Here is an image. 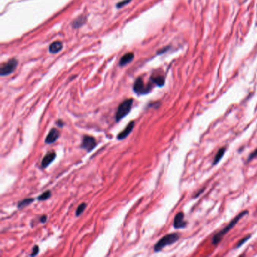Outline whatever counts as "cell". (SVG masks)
I'll list each match as a JSON object with an SVG mask.
<instances>
[{"label":"cell","instance_id":"cell-1","mask_svg":"<svg viewBox=\"0 0 257 257\" xmlns=\"http://www.w3.org/2000/svg\"><path fill=\"white\" fill-rule=\"evenodd\" d=\"M247 213H248L247 211H244V212L240 213V214H238V215L236 217H234V219L232 220V222H231V223H229V225H228L225 228V229H223V230L221 231V232H219L217 234H216V235L214 236V238H213V240H212L213 244H214V245L217 244L219 243L220 240H221V238H223V237L225 235V234H226L228 232H229V231H230L231 229H232V228L234 227V225H235L236 224L238 223V221H239V220L241 219L243 216H244L246 214H247Z\"/></svg>","mask_w":257,"mask_h":257},{"label":"cell","instance_id":"cell-2","mask_svg":"<svg viewBox=\"0 0 257 257\" xmlns=\"http://www.w3.org/2000/svg\"><path fill=\"white\" fill-rule=\"evenodd\" d=\"M133 102V99H128V100H124V102H122L119 105L118 109H117L116 115H115V120H116V122L121 121L126 115H128L129 114L131 110Z\"/></svg>","mask_w":257,"mask_h":257},{"label":"cell","instance_id":"cell-3","mask_svg":"<svg viewBox=\"0 0 257 257\" xmlns=\"http://www.w3.org/2000/svg\"><path fill=\"white\" fill-rule=\"evenodd\" d=\"M179 235L177 234V233L167 234V235L163 237L162 238H161V240L156 244L155 245V247H154V249H155V252H159V251H160L161 249H162L166 246L170 245L172 244L175 243L176 241H177L179 240Z\"/></svg>","mask_w":257,"mask_h":257},{"label":"cell","instance_id":"cell-4","mask_svg":"<svg viewBox=\"0 0 257 257\" xmlns=\"http://www.w3.org/2000/svg\"><path fill=\"white\" fill-rule=\"evenodd\" d=\"M18 66V61L17 60L12 59L10 60L7 63H5L4 66L1 67V70H0V73H1L2 76H8V75L11 74L14 71Z\"/></svg>","mask_w":257,"mask_h":257},{"label":"cell","instance_id":"cell-5","mask_svg":"<svg viewBox=\"0 0 257 257\" xmlns=\"http://www.w3.org/2000/svg\"><path fill=\"white\" fill-rule=\"evenodd\" d=\"M96 146L97 142L94 137H91V136H85V137H83V139H82L81 147L84 149L87 150V152H91L92 151Z\"/></svg>","mask_w":257,"mask_h":257},{"label":"cell","instance_id":"cell-6","mask_svg":"<svg viewBox=\"0 0 257 257\" xmlns=\"http://www.w3.org/2000/svg\"><path fill=\"white\" fill-rule=\"evenodd\" d=\"M134 91L137 94H144V93L149 92L150 88L148 87V86L146 87L144 85L142 78H139L136 80L134 84Z\"/></svg>","mask_w":257,"mask_h":257},{"label":"cell","instance_id":"cell-7","mask_svg":"<svg viewBox=\"0 0 257 257\" xmlns=\"http://www.w3.org/2000/svg\"><path fill=\"white\" fill-rule=\"evenodd\" d=\"M55 158H56V153L54 152H48V153L46 154V155L43 158L42 161V164H41V168H45L48 166L49 164H51V163L53 162V161L54 160Z\"/></svg>","mask_w":257,"mask_h":257},{"label":"cell","instance_id":"cell-8","mask_svg":"<svg viewBox=\"0 0 257 257\" xmlns=\"http://www.w3.org/2000/svg\"><path fill=\"white\" fill-rule=\"evenodd\" d=\"M183 219H184V214H183V213H178L177 215H176L175 218H174V228H176V229H181V228L185 227L186 223L185 221H183Z\"/></svg>","mask_w":257,"mask_h":257},{"label":"cell","instance_id":"cell-9","mask_svg":"<svg viewBox=\"0 0 257 257\" xmlns=\"http://www.w3.org/2000/svg\"><path fill=\"white\" fill-rule=\"evenodd\" d=\"M59 137H60V131H58V129H56V128H52L46 137V139H45V143L48 144L54 143L57 139L59 138Z\"/></svg>","mask_w":257,"mask_h":257},{"label":"cell","instance_id":"cell-10","mask_svg":"<svg viewBox=\"0 0 257 257\" xmlns=\"http://www.w3.org/2000/svg\"><path fill=\"white\" fill-rule=\"evenodd\" d=\"M134 122L132 121L128 124V125L124 128V130L121 133H119L118 136H117V139H119V140H122V139H125L131 133V131H133V128H134Z\"/></svg>","mask_w":257,"mask_h":257},{"label":"cell","instance_id":"cell-11","mask_svg":"<svg viewBox=\"0 0 257 257\" xmlns=\"http://www.w3.org/2000/svg\"><path fill=\"white\" fill-rule=\"evenodd\" d=\"M62 48H63V45L62 43L59 41H56L52 42L50 46H49V51L52 54H56V53L59 52L60 51H61Z\"/></svg>","mask_w":257,"mask_h":257},{"label":"cell","instance_id":"cell-12","mask_svg":"<svg viewBox=\"0 0 257 257\" xmlns=\"http://www.w3.org/2000/svg\"><path fill=\"white\" fill-rule=\"evenodd\" d=\"M134 55L133 53H131V52L127 53V54H124V56L121 58L120 63H119V64H120V66H122V67L127 65V64L129 63L130 62L134 59Z\"/></svg>","mask_w":257,"mask_h":257},{"label":"cell","instance_id":"cell-13","mask_svg":"<svg viewBox=\"0 0 257 257\" xmlns=\"http://www.w3.org/2000/svg\"><path fill=\"white\" fill-rule=\"evenodd\" d=\"M33 201H34L33 198H27V199L22 200V201H20V202H18V208H19V209L23 208V207L30 204L32 203Z\"/></svg>","mask_w":257,"mask_h":257},{"label":"cell","instance_id":"cell-14","mask_svg":"<svg viewBox=\"0 0 257 257\" xmlns=\"http://www.w3.org/2000/svg\"><path fill=\"white\" fill-rule=\"evenodd\" d=\"M225 148L220 149L219 151H218L217 154L216 155V157H215V159H214V163H213V164H217V163L219 162L220 160H221L222 158H223V156L224 155V153H225Z\"/></svg>","mask_w":257,"mask_h":257},{"label":"cell","instance_id":"cell-15","mask_svg":"<svg viewBox=\"0 0 257 257\" xmlns=\"http://www.w3.org/2000/svg\"><path fill=\"white\" fill-rule=\"evenodd\" d=\"M51 192L50 191H46V192H45L44 193L40 194V195L37 198V199L38 201H45V200L48 199V198L51 197Z\"/></svg>","mask_w":257,"mask_h":257},{"label":"cell","instance_id":"cell-16","mask_svg":"<svg viewBox=\"0 0 257 257\" xmlns=\"http://www.w3.org/2000/svg\"><path fill=\"white\" fill-rule=\"evenodd\" d=\"M86 207H87V204H86V203L81 204L78 207V208H77L76 212V215L77 216H80L81 214H82V213L84 212V210H85Z\"/></svg>","mask_w":257,"mask_h":257},{"label":"cell","instance_id":"cell-17","mask_svg":"<svg viewBox=\"0 0 257 257\" xmlns=\"http://www.w3.org/2000/svg\"><path fill=\"white\" fill-rule=\"evenodd\" d=\"M152 80L155 82V84H157L159 86H162L164 84V78L161 76H158L155 77V78H152Z\"/></svg>","mask_w":257,"mask_h":257},{"label":"cell","instance_id":"cell-18","mask_svg":"<svg viewBox=\"0 0 257 257\" xmlns=\"http://www.w3.org/2000/svg\"><path fill=\"white\" fill-rule=\"evenodd\" d=\"M38 251H39V247H38L37 245H35L33 247V252L30 254V256H36V255H38Z\"/></svg>","mask_w":257,"mask_h":257},{"label":"cell","instance_id":"cell-19","mask_svg":"<svg viewBox=\"0 0 257 257\" xmlns=\"http://www.w3.org/2000/svg\"><path fill=\"white\" fill-rule=\"evenodd\" d=\"M250 237H251V235H248V236H247V237H246V238H243V239H242L241 240H240V242H239V243H238V244H237V247H240V246H241V245H243V244H244V243H245V242L247 241V240H248L249 238H250Z\"/></svg>","mask_w":257,"mask_h":257},{"label":"cell","instance_id":"cell-20","mask_svg":"<svg viewBox=\"0 0 257 257\" xmlns=\"http://www.w3.org/2000/svg\"><path fill=\"white\" fill-rule=\"evenodd\" d=\"M84 21L83 18H78V20H76V21L74 22V27H80V26L82 24V23H80V21Z\"/></svg>","mask_w":257,"mask_h":257},{"label":"cell","instance_id":"cell-21","mask_svg":"<svg viewBox=\"0 0 257 257\" xmlns=\"http://www.w3.org/2000/svg\"><path fill=\"white\" fill-rule=\"evenodd\" d=\"M257 156V149L256 150V151H254L253 152L252 154H251L250 155H249V157L248 158V159H247V161H249L250 160H252L253 159H254L255 157H256Z\"/></svg>","mask_w":257,"mask_h":257},{"label":"cell","instance_id":"cell-22","mask_svg":"<svg viewBox=\"0 0 257 257\" xmlns=\"http://www.w3.org/2000/svg\"><path fill=\"white\" fill-rule=\"evenodd\" d=\"M129 2H130V0H124V2H122V3H118V4L117 5V7H118V8H121V7L123 6L124 5L127 4L128 3H129Z\"/></svg>","mask_w":257,"mask_h":257},{"label":"cell","instance_id":"cell-23","mask_svg":"<svg viewBox=\"0 0 257 257\" xmlns=\"http://www.w3.org/2000/svg\"><path fill=\"white\" fill-rule=\"evenodd\" d=\"M46 220H47V216H41V217H40V222H41V223H45V222H46Z\"/></svg>","mask_w":257,"mask_h":257},{"label":"cell","instance_id":"cell-24","mask_svg":"<svg viewBox=\"0 0 257 257\" xmlns=\"http://www.w3.org/2000/svg\"><path fill=\"white\" fill-rule=\"evenodd\" d=\"M57 124H63V122H62V121H58V122H57ZM59 126H63V124H60Z\"/></svg>","mask_w":257,"mask_h":257}]
</instances>
